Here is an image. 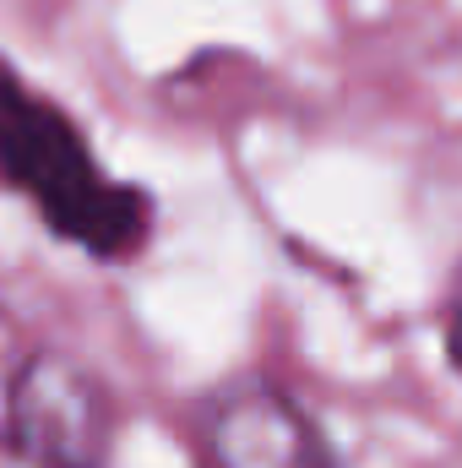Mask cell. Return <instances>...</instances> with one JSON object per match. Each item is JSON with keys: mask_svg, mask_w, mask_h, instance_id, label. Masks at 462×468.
I'll list each match as a JSON object with an SVG mask.
<instances>
[{"mask_svg": "<svg viewBox=\"0 0 462 468\" xmlns=\"http://www.w3.org/2000/svg\"><path fill=\"white\" fill-rule=\"evenodd\" d=\"M0 186L22 191L60 239L82 245L99 261L136 256L152 229L147 197L110 180L88 136L49 99H38L5 60H0Z\"/></svg>", "mask_w": 462, "mask_h": 468, "instance_id": "1", "label": "cell"}, {"mask_svg": "<svg viewBox=\"0 0 462 468\" xmlns=\"http://www.w3.org/2000/svg\"><path fill=\"white\" fill-rule=\"evenodd\" d=\"M0 441L27 468H104L115 447V403L71 354H27L5 387Z\"/></svg>", "mask_w": 462, "mask_h": 468, "instance_id": "2", "label": "cell"}, {"mask_svg": "<svg viewBox=\"0 0 462 468\" xmlns=\"http://www.w3.org/2000/svg\"><path fill=\"white\" fill-rule=\"evenodd\" d=\"M213 468H338L316 420L278 387H239L207 414Z\"/></svg>", "mask_w": 462, "mask_h": 468, "instance_id": "3", "label": "cell"}, {"mask_svg": "<svg viewBox=\"0 0 462 468\" xmlns=\"http://www.w3.org/2000/svg\"><path fill=\"white\" fill-rule=\"evenodd\" d=\"M446 349H452V365L462 370V283L452 289V311H446Z\"/></svg>", "mask_w": 462, "mask_h": 468, "instance_id": "4", "label": "cell"}]
</instances>
